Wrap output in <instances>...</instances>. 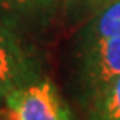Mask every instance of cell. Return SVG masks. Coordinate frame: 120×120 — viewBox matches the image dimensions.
<instances>
[{"instance_id":"1","label":"cell","mask_w":120,"mask_h":120,"mask_svg":"<svg viewBox=\"0 0 120 120\" xmlns=\"http://www.w3.org/2000/svg\"><path fill=\"white\" fill-rule=\"evenodd\" d=\"M44 78L39 52L27 36L0 25V100Z\"/></svg>"},{"instance_id":"2","label":"cell","mask_w":120,"mask_h":120,"mask_svg":"<svg viewBox=\"0 0 120 120\" xmlns=\"http://www.w3.org/2000/svg\"><path fill=\"white\" fill-rule=\"evenodd\" d=\"M75 73L92 100L120 76V38L80 41Z\"/></svg>"},{"instance_id":"3","label":"cell","mask_w":120,"mask_h":120,"mask_svg":"<svg viewBox=\"0 0 120 120\" xmlns=\"http://www.w3.org/2000/svg\"><path fill=\"white\" fill-rule=\"evenodd\" d=\"M3 101L6 120H72L67 105L47 76L9 92Z\"/></svg>"},{"instance_id":"4","label":"cell","mask_w":120,"mask_h":120,"mask_svg":"<svg viewBox=\"0 0 120 120\" xmlns=\"http://www.w3.org/2000/svg\"><path fill=\"white\" fill-rule=\"evenodd\" d=\"M62 0H0V25L23 36L47 28Z\"/></svg>"},{"instance_id":"5","label":"cell","mask_w":120,"mask_h":120,"mask_svg":"<svg viewBox=\"0 0 120 120\" xmlns=\"http://www.w3.org/2000/svg\"><path fill=\"white\" fill-rule=\"evenodd\" d=\"M120 38V0H112L87 19L80 33V41Z\"/></svg>"},{"instance_id":"6","label":"cell","mask_w":120,"mask_h":120,"mask_svg":"<svg viewBox=\"0 0 120 120\" xmlns=\"http://www.w3.org/2000/svg\"><path fill=\"white\" fill-rule=\"evenodd\" d=\"M95 120H120V76L92 98Z\"/></svg>"},{"instance_id":"7","label":"cell","mask_w":120,"mask_h":120,"mask_svg":"<svg viewBox=\"0 0 120 120\" xmlns=\"http://www.w3.org/2000/svg\"><path fill=\"white\" fill-rule=\"evenodd\" d=\"M112 0H62V9L72 22L90 19Z\"/></svg>"}]
</instances>
